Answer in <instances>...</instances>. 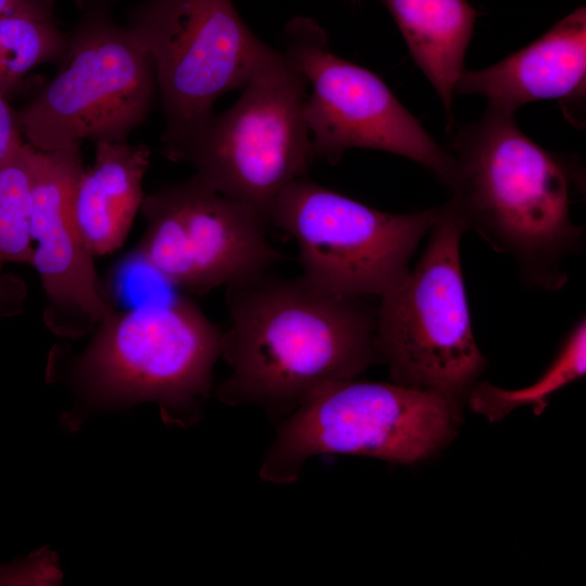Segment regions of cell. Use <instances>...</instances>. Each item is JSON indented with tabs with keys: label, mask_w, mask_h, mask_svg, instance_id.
Here are the masks:
<instances>
[{
	"label": "cell",
	"mask_w": 586,
	"mask_h": 586,
	"mask_svg": "<svg viewBox=\"0 0 586 586\" xmlns=\"http://www.w3.org/2000/svg\"><path fill=\"white\" fill-rule=\"evenodd\" d=\"M40 0H0V15L34 5Z\"/></svg>",
	"instance_id": "21"
},
{
	"label": "cell",
	"mask_w": 586,
	"mask_h": 586,
	"mask_svg": "<svg viewBox=\"0 0 586 586\" xmlns=\"http://www.w3.org/2000/svg\"><path fill=\"white\" fill-rule=\"evenodd\" d=\"M460 400L445 394L343 380L303 400L280 425L259 476L288 484L317 455L343 454L412 463L436 451L456 433Z\"/></svg>",
	"instance_id": "5"
},
{
	"label": "cell",
	"mask_w": 586,
	"mask_h": 586,
	"mask_svg": "<svg viewBox=\"0 0 586 586\" xmlns=\"http://www.w3.org/2000/svg\"><path fill=\"white\" fill-rule=\"evenodd\" d=\"M286 56L311 88L305 118L313 158L336 162L353 148L372 149L409 158L443 183L453 161L373 72L344 60L327 47L323 29L297 17L285 29Z\"/></svg>",
	"instance_id": "10"
},
{
	"label": "cell",
	"mask_w": 586,
	"mask_h": 586,
	"mask_svg": "<svg viewBox=\"0 0 586 586\" xmlns=\"http://www.w3.org/2000/svg\"><path fill=\"white\" fill-rule=\"evenodd\" d=\"M396 22L416 64L453 119L456 85L464 69L476 11L468 0H382Z\"/></svg>",
	"instance_id": "15"
},
{
	"label": "cell",
	"mask_w": 586,
	"mask_h": 586,
	"mask_svg": "<svg viewBox=\"0 0 586 586\" xmlns=\"http://www.w3.org/2000/svg\"><path fill=\"white\" fill-rule=\"evenodd\" d=\"M71 367L78 395L97 406L156 403L174 423L194 420L221 357L224 330L190 298L113 307Z\"/></svg>",
	"instance_id": "3"
},
{
	"label": "cell",
	"mask_w": 586,
	"mask_h": 586,
	"mask_svg": "<svg viewBox=\"0 0 586 586\" xmlns=\"http://www.w3.org/2000/svg\"><path fill=\"white\" fill-rule=\"evenodd\" d=\"M437 212H381L302 177L280 193L269 222L295 240L302 276L313 285L380 298L409 271Z\"/></svg>",
	"instance_id": "9"
},
{
	"label": "cell",
	"mask_w": 586,
	"mask_h": 586,
	"mask_svg": "<svg viewBox=\"0 0 586 586\" xmlns=\"http://www.w3.org/2000/svg\"><path fill=\"white\" fill-rule=\"evenodd\" d=\"M111 3L78 0L81 17L59 72L16 113L35 149L126 141L148 116L157 92L154 69L128 27L112 20Z\"/></svg>",
	"instance_id": "6"
},
{
	"label": "cell",
	"mask_w": 586,
	"mask_h": 586,
	"mask_svg": "<svg viewBox=\"0 0 586 586\" xmlns=\"http://www.w3.org/2000/svg\"><path fill=\"white\" fill-rule=\"evenodd\" d=\"M468 231L450 200L440 206L418 263L377 306V348L392 382L458 400L486 365L461 267L460 242Z\"/></svg>",
	"instance_id": "4"
},
{
	"label": "cell",
	"mask_w": 586,
	"mask_h": 586,
	"mask_svg": "<svg viewBox=\"0 0 586 586\" xmlns=\"http://www.w3.org/2000/svg\"><path fill=\"white\" fill-rule=\"evenodd\" d=\"M80 148L33 146L30 265L46 295L44 322L67 337L87 334L113 308L73 217V194L84 170Z\"/></svg>",
	"instance_id": "12"
},
{
	"label": "cell",
	"mask_w": 586,
	"mask_h": 586,
	"mask_svg": "<svg viewBox=\"0 0 586 586\" xmlns=\"http://www.w3.org/2000/svg\"><path fill=\"white\" fill-rule=\"evenodd\" d=\"M127 27L152 63L165 119L162 153L173 162L217 99L243 88L272 50L231 0H148Z\"/></svg>",
	"instance_id": "8"
},
{
	"label": "cell",
	"mask_w": 586,
	"mask_h": 586,
	"mask_svg": "<svg viewBox=\"0 0 586 586\" xmlns=\"http://www.w3.org/2000/svg\"><path fill=\"white\" fill-rule=\"evenodd\" d=\"M67 39L49 0L0 15V92L12 94L35 67L62 60Z\"/></svg>",
	"instance_id": "16"
},
{
	"label": "cell",
	"mask_w": 586,
	"mask_h": 586,
	"mask_svg": "<svg viewBox=\"0 0 586 586\" xmlns=\"http://www.w3.org/2000/svg\"><path fill=\"white\" fill-rule=\"evenodd\" d=\"M27 296L26 283L16 275L0 268V317L14 316L22 311Z\"/></svg>",
	"instance_id": "20"
},
{
	"label": "cell",
	"mask_w": 586,
	"mask_h": 586,
	"mask_svg": "<svg viewBox=\"0 0 586 586\" xmlns=\"http://www.w3.org/2000/svg\"><path fill=\"white\" fill-rule=\"evenodd\" d=\"M31 214L33 146L24 143L0 167V268L7 263L30 265Z\"/></svg>",
	"instance_id": "18"
},
{
	"label": "cell",
	"mask_w": 586,
	"mask_h": 586,
	"mask_svg": "<svg viewBox=\"0 0 586 586\" xmlns=\"http://www.w3.org/2000/svg\"><path fill=\"white\" fill-rule=\"evenodd\" d=\"M21 135L16 114L0 92V167L24 144Z\"/></svg>",
	"instance_id": "19"
},
{
	"label": "cell",
	"mask_w": 586,
	"mask_h": 586,
	"mask_svg": "<svg viewBox=\"0 0 586 586\" xmlns=\"http://www.w3.org/2000/svg\"><path fill=\"white\" fill-rule=\"evenodd\" d=\"M150 150L127 141L95 143V160L79 175L72 212L80 238L93 256L122 246L140 211Z\"/></svg>",
	"instance_id": "14"
},
{
	"label": "cell",
	"mask_w": 586,
	"mask_h": 586,
	"mask_svg": "<svg viewBox=\"0 0 586 586\" xmlns=\"http://www.w3.org/2000/svg\"><path fill=\"white\" fill-rule=\"evenodd\" d=\"M140 211L146 226L136 253L188 293L254 279L281 258L266 237V221L196 175L144 193Z\"/></svg>",
	"instance_id": "11"
},
{
	"label": "cell",
	"mask_w": 586,
	"mask_h": 586,
	"mask_svg": "<svg viewBox=\"0 0 586 586\" xmlns=\"http://www.w3.org/2000/svg\"><path fill=\"white\" fill-rule=\"evenodd\" d=\"M229 328L221 357L229 377L218 398L290 415L333 382L380 361L377 306L328 293L302 275L265 273L226 288Z\"/></svg>",
	"instance_id": "1"
},
{
	"label": "cell",
	"mask_w": 586,
	"mask_h": 586,
	"mask_svg": "<svg viewBox=\"0 0 586 586\" xmlns=\"http://www.w3.org/2000/svg\"><path fill=\"white\" fill-rule=\"evenodd\" d=\"M585 79L586 11L578 8L500 62L464 68L455 92L483 97L488 107L514 115L534 101L582 99Z\"/></svg>",
	"instance_id": "13"
},
{
	"label": "cell",
	"mask_w": 586,
	"mask_h": 586,
	"mask_svg": "<svg viewBox=\"0 0 586 586\" xmlns=\"http://www.w3.org/2000/svg\"><path fill=\"white\" fill-rule=\"evenodd\" d=\"M448 152L450 201L469 230L512 258L523 283L562 289L564 262L584 243V229L571 219V176L562 160L526 137L513 114L491 107Z\"/></svg>",
	"instance_id": "2"
},
{
	"label": "cell",
	"mask_w": 586,
	"mask_h": 586,
	"mask_svg": "<svg viewBox=\"0 0 586 586\" xmlns=\"http://www.w3.org/2000/svg\"><path fill=\"white\" fill-rule=\"evenodd\" d=\"M235 103L213 114L181 151L203 182L269 224L280 193L306 177L313 158L305 118L308 84L272 49Z\"/></svg>",
	"instance_id": "7"
},
{
	"label": "cell",
	"mask_w": 586,
	"mask_h": 586,
	"mask_svg": "<svg viewBox=\"0 0 586 586\" xmlns=\"http://www.w3.org/2000/svg\"><path fill=\"white\" fill-rule=\"evenodd\" d=\"M586 320L583 317L566 336L558 356L532 385L520 390H505L489 383H475L468 394L470 408L495 422L521 406L530 405L539 415L549 397L561 387L585 375Z\"/></svg>",
	"instance_id": "17"
}]
</instances>
